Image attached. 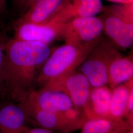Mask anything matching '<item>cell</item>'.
Segmentation results:
<instances>
[{
  "mask_svg": "<svg viewBox=\"0 0 133 133\" xmlns=\"http://www.w3.org/2000/svg\"><path fill=\"white\" fill-rule=\"evenodd\" d=\"M47 44L6 39L0 81V94L20 102L34 89L38 74L52 52Z\"/></svg>",
  "mask_w": 133,
  "mask_h": 133,
  "instance_id": "obj_1",
  "label": "cell"
},
{
  "mask_svg": "<svg viewBox=\"0 0 133 133\" xmlns=\"http://www.w3.org/2000/svg\"><path fill=\"white\" fill-rule=\"evenodd\" d=\"M99 41L82 45L65 43L53 50L39 71L36 84L43 87L50 81L76 70Z\"/></svg>",
  "mask_w": 133,
  "mask_h": 133,
  "instance_id": "obj_2",
  "label": "cell"
},
{
  "mask_svg": "<svg viewBox=\"0 0 133 133\" xmlns=\"http://www.w3.org/2000/svg\"><path fill=\"white\" fill-rule=\"evenodd\" d=\"M101 18L104 31L115 45L122 49L133 43V2L103 8Z\"/></svg>",
  "mask_w": 133,
  "mask_h": 133,
  "instance_id": "obj_3",
  "label": "cell"
},
{
  "mask_svg": "<svg viewBox=\"0 0 133 133\" xmlns=\"http://www.w3.org/2000/svg\"><path fill=\"white\" fill-rule=\"evenodd\" d=\"M119 52L110 44L100 41L79 66V71L92 88L107 85L109 63Z\"/></svg>",
  "mask_w": 133,
  "mask_h": 133,
  "instance_id": "obj_4",
  "label": "cell"
},
{
  "mask_svg": "<svg viewBox=\"0 0 133 133\" xmlns=\"http://www.w3.org/2000/svg\"><path fill=\"white\" fill-rule=\"evenodd\" d=\"M42 87L65 93L71 100L74 107L83 114L92 88L85 76L76 70L48 82Z\"/></svg>",
  "mask_w": 133,
  "mask_h": 133,
  "instance_id": "obj_5",
  "label": "cell"
},
{
  "mask_svg": "<svg viewBox=\"0 0 133 133\" xmlns=\"http://www.w3.org/2000/svg\"><path fill=\"white\" fill-rule=\"evenodd\" d=\"M103 32V22L100 17H86L64 23L61 37L65 43L82 45L98 42Z\"/></svg>",
  "mask_w": 133,
  "mask_h": 133,
  "instance_id": "obj_6",
  "label": "cell"
},
{
  "mask_svg": "<svg viewBox=\"0 0 133 133\" xmlns=\"http://www.w3.org/2000/svg\"><path fill=\"white\" fill-rule=\"evenodd\" d=\"M18 104L28 119L32 120L40 127L59 133H70L78 130L63 112H52L40 109L25 101H21Z\"/></svg>",
  "mask_w": 133,
  "mask_h": 133,
  "instance_id": "obj_7",
  "label": "cell"
},
{
  "mask_svg": "<svg viewBox=\"0 0 133 133\" xmlns=\"http://www.w3.org/2000/svg\"><path fill=\"white\" fill-rule=\"evenodd\" d=\"M64 23H54L48 21L43 23H25L15 26L14 38L49 44L61 36Z\"/></svg>",
  "mask_w": 133,
  "mask_h": 133,
  "instance_id": "obj_8",
  "label": "cell"
},
{
  "mask_svg": "<svg viewBox=\"0 0 133 133\" xmlns=\"http://www.w3.org/2000/svg\"><path fill=\"white\" fill-rule=\"evenodd\" d=\"M21 101L40 109L52 112H62L74 107L71 100L65 93L43 87L38 90L34 89Z\"/></svg>",
  "mask_w": 133,
  "mask_h": 133,
  "instance_id": "obj_9",
  "label": "cell"
},
{
  "mask_svg": "<svg viewBox=\"0 0 133 133\" xmlns=\"http://www.w3.org/2000/svg\"><path fill=\"white\" fill-rule=\"evenodd\" d=\"M103 8L101 0H68L48 21L64 24L76 18L95 16Z\"/></svg>",
  "mask_w": 133,
  "mask_h": 133,
  "instance_id": "obj_10",
  "label": "cell"
},
{
  "mask_svg": "<svg viewBox=\"0 0 133 133\" xmlns=\"http://www.w3.org/2000/svg\"><path fill=\"white\" fill-rule=\"evenodd\" d=\"M68 0H40L20 15L15 26L25 23H43L48 21Z\"/></svg>",
  "mask_w": 133,
  "mask_h": 133,
  "instance_id": "obj_11",
  "label": "cell"
},
{
  "mask_svg": "<svg viewBox=\"0 0 133 133\" xmlns=\"http://www.w3.org/2000/svg\"><path fill=\"white\" fill-rule=\"evenodd\" d=\"M112 89L107 85L92 88L83 111L87 119L109 118Z\"/></svg>",
  "mask_w": 133,
  "mask_h": 133,
  "instance_id": "obj_12",
  "label": "cell"
},
{
  "mask_svg": "<svg viewBox=\"0 0 133 133\" xmlns=\"http://www.w3.org/2000/svg\"><path fill=\"white\" fill-rule=\"evenodd\" d=\"M28 120L19 104H6L0 109V132L17 133L27 127Z\"/></svg>",
  "mask_w": 133,
  "mask_h": 133,
  "instance_id": "obj_13",
  "label": "cell"
},
{
  "mask_svg": "<svg viewBox=\"0 0 133 133\" xmlns=\"http://www.w3.org/2000/svg\"><path fill=\"white\" fill-rule=\"evenodd\" d=\"M108 77L111 89L133 78V56L117 54L109 63Z\"/></svg>",
  "mask_w": 133,
  "mask_h": 133,
  "instance_id": "obj_14",
  "label": "cell"
},
{
  "mask_svg": "<svg viewBox=\"0 0 133 133\" xmlns=\"http://www.w3.org/2000/svg\"><path fill=\"white\" fill-rule=\"evenodd\" d=\"M133 91V78L112 89L109 108V118L125 120L129 98Z\"/></svg>",
  "mask_w": 133,
  "mask_h": 133,
  "instance_id": "obj_15",
  "label": "cell"
},
{
  "mask_svg": "<svg viewBox=\"0 0 133 133\" xmlns=\"http://www.w3.org/2000/svg\"><path fill=\"white\" fill-rule=\"evenodd\" d=\"M81 129V133H125L133 130V126L126 120L102 118L87 119Z\"/></svg>",
  "mask_w": 133,
  "mask_h": 133,
  "instance_id": "obj_16",
  "label": "cell"
},
{
  "mask_svg": "<svg viewBox=\"0 0 133 133\" xmlns=\"http://www.w3.org/2000/svg\"><path fill=\"white\" fill-rule=\"evenodd\" d=\"M11 6L15 11L20 13V15L25 11L26 5L30 0H10Z\"/></svg>",
  "mask_w": 133,
  "mask_h": 133,
  "instance_id": "obj_17",
  "label": "cell"
},
{
  "mask_svg": "<svg viewBox=\"0 0 133 133\" xmlns=\"http://www.w3.org/2000/svg\"><path fill=\"white\" fill-rule=\"evenodd\" d=\"M8 14L7 0H0V27L4 23V21Z\"/></svg>",
  "mask_w": 133,
  "mask_h": 133,
  "instance_id": "obj_18",
  "label": "cell"
},
{
  "mask_svg": "<svg viewBox=\"0 0 133 133\" xmlns=\"http://www.w3.org/2000/svg\"><path fill=\"white\" fill-rule=\"evenodd\" d=\"M17 133H59L42 127L30 128L26 127Z\"/></svg>",
  "mask_w": 133,
  "mask_h": 133,
  "instance_id": "obj_19",
  "label": "cell"
},
{
  "mask_svg": "<svg viewBox=\"0 0 133 133\" xmlns=\"http://www.w3.org/2000/svg\"><path fill=\"white\" fill-rule=\"evenodd\" d=\"M6 40V39L5 38L4 36L0 33V81L2 66L4 59L5 43Z\"/></svg>",
  "mask_w": 133,
  "mask_h": 133,
  "instance_id": "obj_20",
  "label": "cell"
},
{
  "mask_svg": "<svg viewBox=\"0 0 133 133\" xmlns=\"http://www.w3.org/2000/svg\"><path fill=\"white\" fill-rule=\"evenodd\" d=\"M112 2H114L116 3H118L119 4H128L130 3H133V0H108Z\"/></svg>",
  "mask_w": 133,
  "mask_h": 133,
  "instance_id": "obj_21",
  "label": "cell"
},
{
  "mask_svg": "<svg viewBox=\"0 0 133 133\" xmlns=\"http://www.w3.org/2000/svg\"><path fill=\"white\" fill-rule=\"evenodd\" d=\"M39 1H40V0H30L28 2V3H27V5H26V6L25 8L24 12L28 10L29 8H30L31 6H32L33 5H34L35 4H36L37 2H38Z\"/></svg>",
  "mask_w": 133,
  "mask_h": 133,
  "instance_id": "obj_22",
  "label": "cell"
},
{
  "mask_svg": "<svg viewBox=\"0 0 133 133\" xmlns=\"http://www.w3.org/2000/svg\"><path fill=\"white\" fill-rule=\"evenodd\" d=\"M125 133H133V130H130V131H129L128 132L127 131V132H126Z\"/></svg>",
  "mask_w": 133,
  "mask_h": 133,
  "instance_id": "obj_23",
  "label": "cell"
}]
</instances>
